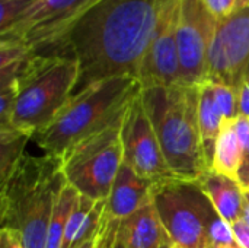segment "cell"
Instances as JSON below:
<instances>
[{
	"instance_id": "cell-1",
	"label": "cell",
	"mask_w": 249,
	"mask_h": 248,
	"mask_svg": "<svg viewBox=\"0 0 249 248\" xmlns=\"http://www.w3.org/2000/svg\"><path fill=\"white\" fill-rule=\"evenodd\" d=\"M160 0H96L44 56L79 63L73 92L117 76H134L152 41Z\"/></svg>"
},
{
	"instance_id": "cell-2",
	"label": "cell",
	"mask_w": 249,
	"mask_h": 248,
	"mask_svg": "<svg viewBox=\"0 0 249 248\" xmlns=\"http://www.w3.org/2000/svg\"><path fill=\"white\" fill-rule=\"evenodd\" d=\"M66 183L60 158L25 153L0 183L1 228L16 234L23 248H45L54 205Z\"/></svg>"
},
{
	"instance_id": "cell-3",
	"label": "cell",
	"mask_w": 249,
	"mask_h": 248,
	"mask_svg": "<svg viewBox=\"0 0 249 248\" xmlns=\"http://www.w3.org/2000/svg\"><path fill=\"white\" fill-rule=\"evenodd\" d=\"M142 101L172 174L197 183L210 171L198 123V85L146 88Z\"/></svg>"
},
{
	"instance_id": "cell-4",
	"label": "cell",
	"mask_w": 249,
	"mask_h": 248,
	"mask_svg": "<svg viewBox=\"0 0 249 248\" xmlns=\"http://www.w3.org/2000/svg\"><path fill=\"white\" fill-rule=\"evenodd\" d=\"M142 92L134 76L92 83L71 95L57 118L32 139L45 155L61 158L76 143L121 120Z\"/></svg>"
},
{
	"instance_id": "cell-5",
	"label": "cell",
	"mask_w": 249,
	"mask_h": 248,
	"mask_svg": "<svg viewBox=\"0 0 249 248\" xmlns=\"http://www.w3.org/2000/svg\"><path fill=\"white\" fill-rule=\"evenodd\" d=\"M18 96L7 127L31 139L45 130L66 107L79 82L71 57L32 54L18 76Z\"/></svg>"
},
{
	"instance_id": "cell-6",
	"label": "cell",
	"mask_w": 249,
	"mask_h": 248,
	"mask_svg": "<svg viewBox=\"0 0 249 248\" xmlns=\"http://www.w3.org/2000/svg\"><path fill=\"white\" fill-rule=\"evenodd\" d=\"M124 118L125 115L76 143L60 158L67 184L90 200L101 202L109 197L114 180L124 162L121 140Z\"/></svg>"
},
{
	"instance_id": "cell-7",
	"label": "cell",
	"mask_w": 249,
	"mask_h": 248,
	"mask_svg": "<svg viewBox=\"0 0 249 248\" xmlns=\"http://www.w3.org/2000/svg\"><path fill=\"white\" fill-rule=\"evenodd\" d=\"M153 203L172 244L213 248L206 219L209 200L196 184L179 180L156 184Z\"/></svg>"
},
{
	"instance_id": "cell-8",
	"label": "cell",
	"mask_w": 249,
	"mask_h": 248,
	"mask_svg": "<svg viewBox=\"0 0 249 248\" xmlns=\"http://www.w3.org/2000/svg\"><path fill=\"white\" fill-rule=\"evenodd\" d=\"M249 76V6L217 20L209 54L207 79L239 91Z\"/></svg>"
},
{
	"instance_id": "cell-9",
	"label": "cell",
	"mask_w": 249,
	"mask_h": 248,
	"mask_svg": "<svg viewBox=\"0 0 249 248\" xmlns=\"http://www.w3.org/2000/svg\"><path fill=\"white\" fill-rule=\"evenodd\" d=\"M96 0H36L0 39L25 42L35 54H47L70 25Z\"/></svg>"
},
{
	"instance_id": "cell-10",
	"label": "cell",
	"mask_w": 249,
	"mask_h": 248,
	"mask_svg": "<svg viewBox=\"0 0 249 248\" xmlns=\"http://www.w3.org/2000/svg\"><path fill=\"white\" fill-rule=\"evenodd\" d=\"M217 25L203 0H181L177 45L181 83L197 86L207 79V54Z\"/></svg>"
},
{
	"instance_id": "cell-11",
	"label": "cell",
	"mask_w": 249,
	"mask_h": 248,
	"mask_svg": "<svg viewBox=\"0 0 249 248\" xmlns=\"http://www.w3.org/2000/svg\"><path fill=\"white\" fill-rule=\"evenodd\" d=\"M124 162L139 175L160 184L177 180L169 170L153 124L144 110L142 92L131 102L121 129Z\"/></svg>"
},
{
	"instance_id": "cell-12",
	"label": "cell",
	"mask_w": 249,
	"mask_h": 248,
	"mask_svg": "<svg viewBox=\"0 0 249 248\" xmlns=\"http://www.w3.org/2000/svg\"><path fill=\"white\" fill-rule=\"evenodd\" d=\"M156 183L139 175L128 164L123 162L114 180L104 215L121 221L153 200Z\"/></svg>"
},
{
	"instance_id": "cell-13",
	"label": "cell",
	"mask_w": 249,
	"mask_h": 248,
	"mask_svg": "<svg viewBox=\"0 0 249 248\" xmlns=\"http://www.w3.org/2000/svg\"><path fill=\"white\" fill-rule=\"evenodd\" d=\"M117 240L124 248H160L172 243L152 202L118 224Z\"/></svg>"
},
{
	"instance_id": "cell-14",
	"label": "cell",
	"mask_w": 249,
	"mask_h": 248,
	"mask_svg": "<svg viewBox=\"0 0 249 248\" xmlns=\"http://www.w3.org/2000/svg\"><path fill=\"white\" fill-rule=\"evenodd\" d=\"M193 184L200 189L214 210L231 227L245 218V190L238 180L210 170Z\"/></svg>"
},
{
	"instance_id": "cell-15",
	"label": "cell",
	"mask_w": 249,
	"mask_h": 248,
	"mask_svg": "<svg viewBox=\"0 0 249 248\" xmlns=\"http://www.w3.org/2000/svg\"><path fill=\"white\" fill-rule=\"evenodd\" d=\"M107 200L95 202L79 196L64 229L61 248H80L99 232Z\"/></svg>"
},
{
	"instance_id": "cell-16",
	"label": "cell",
	"mask_w": 249,
	"mask_h": 248,
	"mask_svg": "<svg viewBox=\"0 0 249 248\" xmlns=\"http://www.w3.org/2000/svg\"><path fill=\"white\" fill-rule=\"evenodd\" d=\"M198 123L204 155L209 168L212 170L216 142L225 123L220 108L216 104L213 89L209 80L198 85Z\"/></svg>"
},
{
	"instance_id": "cell-17",
	"label": "cell",
	"mask_w": 249,
	"mask_h": 248,
	"mask_svg": "<svg viewBox=\"0 0 249 248\" xmlns=\"http://www.w3.org/2000/svg\"><path fill=\"white\" fill-rule=\"evenodd\" d=\"M233 121H226L222 126L220 134L216 142L212 170L229 178L238 180L239 171L244 164V148L235 133Z\"/></svg>"
},
{
	"instance_id": "cell-18",
	"label": "cell",
	"mask_w": 249,
	"mask_h": 248,
	"mask_svg": "<svg viewBox=\"0 0 249 248\" xmlns=\"http://www.w3.org/2000/svg\"><path fill=\"white\" fill-rule=\"evenodd\" d=\"M80 193L73 189L70 184H64L61 189L60 194L57 196L54 210H53V218L47 231V241L45 248H61L63 240H64V229L66 224L69 221V216L79 199Z\"/></svg>"
},
{
	"instance_id": "cell-19",
	"label": "cell",
	"mask_w": 249,
	"mask_h": 248,
	"mask_svg": "<svg viewBox=\"0 0 249 248\" xmlns=\"http://www.w3.org/2000/svg\"><path fill=\"white\" fill-rule=\"evenodd\" d=\"M31 136L13 129L0 127V183H4L20 159Z\"/></svg>"
},
{
	"instance_id": "cell-20",
	"label": "cell",
	"mask_w": 249,
	"mask_h": 248,
	"mask_svg": "<svg viewBox=\"0 0 249 248\" xmlns=\"http://www.w3.org/2000/svg\"><path fill=\"white\" fill-rule=\"evenodd\" d=\"M206 219L213 248H241L232 227L214 210L210 202L207 205Z\"/></svg>"
},
{
	"instance_id": "cell-21",
	"label": "cell",
	"mask_w": 249,
	"mask_h": 248,
	"mask_svg": "<svg viewBox=\"0 0 249 248\" xmlns=\"http://www.w3.org/2000/svg\"><path fill=\"white\" fill-rule=\"evenodd\" d=\"M210 85H212V89H213L216 104L222 111L225 123L226 121H235L239 117V95H238V91L231 88V86L222 85V83L210 82Z\"/></svg>"
},
{
	"instance_id": "cell-22",
	"label": "cell",
	"mask_w": 249,
	"mask_h": 248,
	"mask_svg": "<svg viewBox=\"0 0 249 248\" xmlns=\"http://www.w3.org/2000/svg\"><path fill=\"white\" fill-rule=\"evenodd\" d=\"M36 0H0V34L7 31Z\"/></svg>"
},
{
	"instance_id": "cell-23",
	"label": "cell",
	"mask_w": 249,
	"mask_h": 248,
	"mask_svg": "<svg viewBox=\"0 0 249 248\" xmlns=\"http://www.w3.org/2000/svg\"><path fill=\"white\" fill-rule=\"evenodd\" d=\"M120 221L109 219L104 215L99 232L96 235V248H114L117 241V231H118Z\"/></svg>"
},
{
	"instance_id": "cell-24",
	"label": "cell",
	"mask_w": 249,
	"mask_h": 248,
	"mask_svg": "<svg viewBox=\"0 0 249 248\" xmlns=\"http://www.w3.org/2000/svg\"><path fill=\"white\" fill-rule=\"evenodd\" d=\"M203 1L217 20L225 19L229 15H232L235 10H238L236 0H203Z\"/></svg>"
},
{
	"instance_id": "cell-25",
	"label": "cell",
	"mask_w": 249,
	"mask_h": 248,
	"mask_svg": "<svg viewBox=\"0 0 249 248\" xmlns=\"http://www.w3.org/2000/svg\"><path fill=\"white\" fill-rule=\"evenodd\" d=\"M232 124H233L235 133H236V136H238V139L244 148V152H245L249 146V118L244 117V115H239Z\"/></svg>"
},
{
	"instance_id": "cell-26",
	"label": "cell",
	"mask_w": 249,
	"mask_h": 248,
	"mask_svg": "<svg viewBox=\"0 0 249 248\" xmlns=\"http://www.w3.org/2000/svg\"><path fill=\"white\" fill-rule=\"evenodd\" d=\"M232 229L241 248H249V222L247 221V218L235 222L232 225Z\"/></svg>"
},
{
	"instance_id": "cell-27",
	"label": "cell",
	"mask_w": 249,
	"mask_h": 248,
	"mask_svg": "<svg viewBox=\"0 0 249 248\" xmlns=\"http://www.w3.org/2000/svg\"><path fill=\"white\" fill-rule=\"evenodd\" d=\"M238 95H239V115L249 118V76L241 85Z\"/></svg>"
},
{
	"instance_id": "cell-28",
	"label": "cell",
	"mask_w": 249,
	"mask_h": 248,
	"mask_svg": "<svg viewBox=\"0 0 249 248\" xmlns=\"http://www.w3.org/2000/svg\"><path fill=\"white\" fill-rule=\"evenodd\" d=\"M0 248H23L20 240L18 238L16 234H13L12 231L1 228L0 232Z\"/></svg>"
},
{
	"instance_id": "cell-29",
	"label": "cell",
	"mask_w": 249,
	"mask_h": 248,
	"mask_svg": "<svg viewBox=\"0 0 249 248\" xmlns=\"http://www.w3.org/2000/svg\"><path fill=\"white\" fill-rule=\"evenodd\" d=\"M239 184L242 186V189L249 193V164H242V168L239 171V177H238Z\"/></svg>"
},
{
	"instance_id": "cell-30",
	"label": "cell",
	"mask_w": 249,
	"mask_h": 248,
	"mask_svg": "<svg viewBox=\"0 0 249 248\" xmlns=\"http://www.w3.org/2000/svg\"><path fill=\"white\" fill-rule=\"evenodd\" d=\"M245 218L249 222V193L245 191Z\"/></svg>"
},
{
	"instance_id": "cell-31",
	"label": "cell",
	"mask_w": 249,
	"mask_h": 248,
	"mask_svg": "<svg viewBox=\"0 0 249 248\" xmlns=\"http://www.w3.org/2000/svg\"><path fill=\"white\" fill-rule=\"evenodd\" d=\"M80 248H96V237L92 238V240H89L88 243H85Z\"/></svg>"
},
{
	"instance_id": "cell-32",
	"label": "cell",
	"mask_w": 249,
	"mask_h": 248,
	"mask_svg": "<svg viewBox=\"0 0 249 248\" xmlns=\"http://www.w3.org/2000/svg\"><path fill=\"white\" fill-rule=\"evenodd\" d=\"M249 0H236V7L238 9H244V7H248Z\"/></svg>"
},
{
	"instance_id": "cell-33",
	"label": "cell",
	"mask_w": 249,
	"mask_h": 248,
	"mask_svg": "<svg viewBox=\"0 0 249 248\" xmlns=\"http://www.w3.org/2000/svg\"><path fill=\"white\" fill-rule=\"evenodd\" d=\"M244 164H249V146L247 148L245 153H244Z\"/></svg>"
},
{
	"instance_id": "cell-34",
	"label": "cell",
	"mask_w": 249,
	"mask_h": 248,
	"mask_svg": "<svg viewBox=\"0 0 249 248\" xmlns=\"http://www.w3.org/2000/svg\"><path fill=\"white\" fill-rule=\"evenodd\" d=\"M114 248H124V247H123V244L117 240V241H115V244H114Z\"/></svg>"
},
{
	"instance_id": "cell-35",
	"label": "cell",
	"mask_w": 249,
	"mask_h": 248,
	"mask_svg": "<svg viewBox=\"0 0 249 248\" xmlns=\"http://www.w3.org/2000/svg\"><path fill=\"white\" fill-rule=\"evenodd\" d=\"M160 248H172V243H168V244H165L163 247H160Z\"/></svg>"
},
{
	"instance_id": "cell-36",
	"label": "cell",
	"mask_w": 249,
	"mask_h": 248,
	"mask_svg": "<svg viewBox=\"0 0 249 248\" xmlns=\"http://www.w3.org/2000/svg\"><path fill=\"white\" fill-rule=\"evenodd\" d=\"M172 248H181V247H178V246H175V244H172Z\"/></svg>"
}]
</instances>
